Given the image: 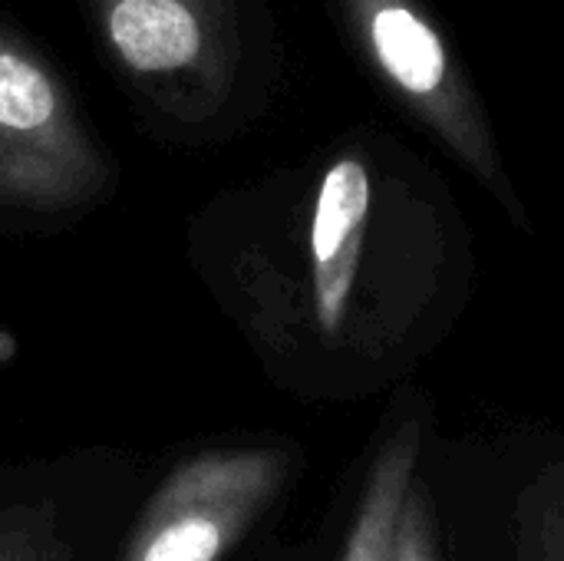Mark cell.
Segmentation results:
<instances>
[{"label": "cell", "mask_w": 564, "mask_h": 561, "mask_svg": "<svg viewBox=\"0 0 564 561\" xmlns=\"http://www.w3.org/2000/svg\"><path fill=\"white\" fill-rule=\"evenodd\" d=\"M112 185V155L69 86L46 56L0 23V215H79Z\"/></svg>", "instance_id": "cell-2"}, {"label": "cell", "mask_w": 564, "mask_h": 561, "mask_svg": "<svg viewBox=\"0 0 564 561\" xmlns=\"http://www.w3.org/2000/svg\"><path fill=\"white\" fill-rule=\"evenodd\" d=\"M367 46L383 76L416 103H433L449 86V60L436 26L406 0H354Z\"/></svg>", "instance_id": "cell-4"}, {"label": "cell", "mask_w": 564, "mask_h": 561, "mask_svg": "<svg viewBox=\"0 0 564 561\" xmlns=\"http://www.w3.org/2000/svg\"><path fill=\"white\" fill-rule=\"evenodd\" d=\"M413 453H416V440L400 436L373 466L344 561H393L400 516L410 499L406 489L413 476Z\"/></svg>", "instance_id": "cell-5"}, {"label": "cell", "mask_w": 564, "mask_h": 561, "mask_svg": "<svg viewBox=\"0 0 564 561\" xmlns=\"http://www.w3.org/2000/svg\"><path fill=\"white\" fill-rule=\"evenodd\" d=\"M274 450H208L185 460L149 499L122 561H221L281 489Z\"/></svg>", "instance_id": "cell-3"}, {"label": "cell", "mask_w": 564, "mask_h": 561, "mask_svg": "<svg viewBox=\"0 0 564 561\" xmlns=\"http://www.w3.org/2000/svg\"><path fill=\"white\" fill-rule=\"evenodd\" d=\"M102 50L139 106L182 139L225 129L248 33L241 0H86Z\"/></svg>", "instance_id": "cell-1"}, {"label": "cell", "mask_w": 564, "mask_h": 561, "mask_svg": "<svg viewBox=\"0 0 564 561\" xmlns=\"http://www.w3.org/2000/svg\"><path fill=\"white\" fill-rule=\"evenodd\" d=\"M393 561H433L430 542H426V529L420 522L416 506H410L400 516V529H397V542H393Z\"/></svg>", "instance_id": "cell-6"}, {"label": "cell", "mask_w": 564, "mask_h": 561, "mask_svg": "<svg viewBox=\"0 0 564 561\" xmlns=\"http://www.w3.org/2000/svg\"><path fill=\"white\" fill-rule=\"evenodd\" d=\"M0 561H59L53 549L36 546L26 532H0Z\"/></svg>", "instance_id": "cell-7"}]
</instances>
